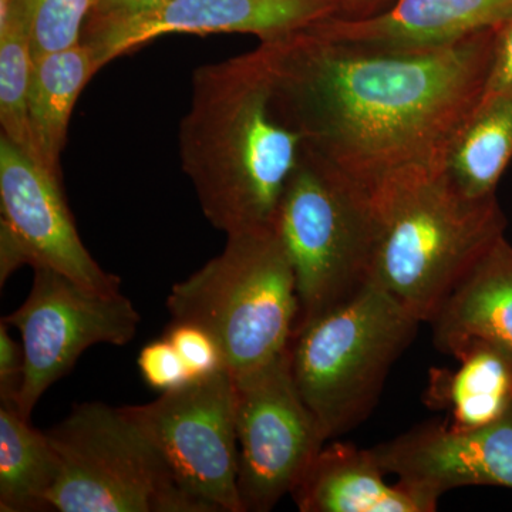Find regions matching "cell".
I'll list each match as a JSON object with an SVG mask.
<instances>
[{
	"label": "cell",
	"instance_id": "obj_1",
	"mask_svg": "<svg viewBox=\"0 0 512 512\" xmlns=\"http://www.w3.org/2000/svg\"><path fill=\"white\" fill-rule=\"evenodd\" d=\"M498 28L426 52L348 45L311 28L258 49L282 119L309 151L375 194L443 170L483 99Z\"/></svg>",
	"mask_w": 512,
	"mask_h": 512
},
{
	"label": "cell",
	"instance_id": "obj_2",
	"mask_svg": "<svg viewBox=\"0 0 512 512\" xmlns=\"http://www.w3.org/2000/svg\"><path fill=\"white\" fill-rule=\"evenodd\" d=\"M303 138L274 100L259 49L192 74L178 148L205 218L228 235L275 228Z\"/></svg>",
	"mask_w": 512,
	"mask_h": 512
},
{
	"label": "cell",
	"instance_id": "obj_3",
	"mask_svg": "<svg viewBox=\"0 0 512 512\" xmlns=\"http://www.w3.org/2000/svg\"><path fill=\"white\" fill-rule=\"evenodd\" d=\"M373 195L380 227L369 282L430 323L504 237L507 218L497 195L467 197L443 170L407 175Z\"/></svg>",
	"mask_w": 512,
	"mask_h": 512
},
{
	"label": "cell",
	"instance_id": "obj_4",
	"mask_svg": "<svg viewBox=\"0 0 512 512\" xmlns=\"http://www.w3.org/2000/svg\"><path fill=\"white\" fill-rule=\"evenodd\" d=\"M220 255L167 298L175 322L207 330L232 377L284 355L299 316L291 259L275 228L228 235Z\"/></svg>",
	"mask_w": 512,
	"mask_h": 512
},
{
	"label": "cell",
	"instance_id": "obj_5",
	"mask_svg": "<svg viewBox=\"0 0 512 512\" xmlns=\"http://www.w3.org/2000/svg\"><path fill=\"white\" fill-rule=\"evenodd\" d=\"M421 323L369 282L348 301L295 329L288 349L293 380L326 441L369 416Z\"/></svg>",
	"mask_w": 512,
	"mask_h": 512
},
{
	"label": "cell",
	"instance_id": "obj_6",
	"mask_svg": "<svg viewBox=\"0 0 512 512\" xmlns=\"http://www.w3.org/2000/svg\"><path fill=\"white\" fill-rule=\"evenodd\" d=\"M379 227L375 195L303 147L275 218L295 272L296 328L369 284Z\"/></svg>",
	"mask_w": 512,
	"mask_h": 512
},
{
	"label": "cell",
	"instance_id": "obj_7",
	"mask_svg": "<svg viewBox=\"0 0 512 512\" xmlns=\"http://www.w3.org/2000/svg\"><path fill=\"white\" fill-rule=\"evenodd\" d=\"M57 460L47 497L60 512H212L187 493L123 407L82 403L46 431Z\"/></svg>",
	"mask_w": 512,
	"mask_h": 512
},
{
	"label": "cell",
	"instance_id": "obj_8",
	"mask_svg": "<svg viewBox=\"0 0 512 512\" xmlns=\"http://www.w3.org/2000/svg\"><path fill=\"white\" fill-rule=\"evenodd\" d=\"M123 410L156 444L187 493L212 512H244L235 383L228 370Z\"/></svg>",
	"mask_w": 512,
	"mask_h": 512
},
{
	"label": "cell",
	"instance_id": "obj_9",
	"mask_svg": "<svg viewBox=\"0 0 512 512\" xmlns=\"http://www.w3.org/2000/svg\"><path fill=\"white\" fill-rule=\"evenodd\" d=\"M140 320L133 302L121 291H92L53 269H35L28 299L2 318L19 330L25 350V379L16 409L30 419L40 397L87 349L100 343L127 345Z\"/></svg>",
	"mask_w": 512,
	"mask_h": 512
},
{
	"label": "cell",
	"instance_id": "obj_10",
	"mask_svg": "<svg viewBox=\"0 0 512 512\" xmlns=\"http://www.w3.org/2000/svg\"><path fill=\"white\" fill-rule=\"evenodd\" d=\"M234 383L242 507L268 512L292 494L326 439L293 380L288 350Z\"/></svg>",
	"mask_w": 512,
	"mask_h": 512
},
{
	"label": "cell",
	"instance_id": "obj_11",
	"mask_svg": "<svg viewBox=\"0 0 512 512\" xmlns=\"http://www.w3.org/2000/svg\"><path fill=\"white\" fill-rule=\"evenodd\" d=\"M0 284L22 266L47 268L92 291L120 292L119 276L104 271L77 231L62 178L0 137Z\"/></svg>",
	"mask_w": 512,
	"mask_h": 512
},
{
	"label": "cell",
	"instance_id": "obj_12",
	"mask_svg": "<svg viewBox=\"0 0 512 512\" xmlns=\"http://www.w3.org/2000/svg\"><path fill=\"white\" fill-rule=\"evenodd\" d=\"M348 13L346 0H168L130 15L92 13L82 42L101 70L117 57L171 33H247L261 43H274Z\"/></svg>",
	"mask_w": 512,
	"mask_h": 512
},
{
	"label": "cell",
	"instance_id": "obj_13",
	"mask_svg": "<svg viewBox=\"0 0 512 512\" xmlns=\"http://www.w3.org/2000/svg\"><path fill=\"white\" fill-rule=\"evenodd\" d=\"M373 451L387 474L436 500L468 485L512 490V404L485 426L456 430L430 423Z\"/></svg>",
	"mask_w": 512,
	"mask_h": 512
},
{
	"label": "cell",
	"instance_id": "obj_14",
	"mask_svg": "<svg viewBox=\"0 0 512 512\" xmlns=\"http://www.w3.org/2000/svg\"><path fill=\"white\" fill-rule=\"evenodd\" d=\"M512 18V0H394L365 15H339L311 26L313 32L389 52H426L457 45Z\"/></svg>",
	"mask_w": 512,
	"mask_h": 512
},
{
	"label": "cell",
	"instance_id": "obj_15",
	"mask_svg": "<svg viewBox=\"0 0 512 512\" xmlns=\"http://www.w3.org/2000/svg\"><path fill=\"white\" fill-rule=\"evenodd\" d=\"M373 448L323 446L292 491L302 512H433L439 500L390 484Z\"/></svg>",
	"mask_w": 512,
	"mask_h": 512
},
{
	"label": "cell",
	"instance_id": "obj_16",
	"mask_svg": "<svg viewBox=\"0 0 512 512\" xmlns=\"http://www.w3.org/2000/svg\"><path fill=\"white\" fill-rule=\"evenodd\" d=\"M434 343L454 352L487 340L512 353V245L501 237L430 320Z\"/></svg>",
	"mask_w": 512,
	"mask_h": 512
},
{
	"label": "cell",
	"instance_id": "obj_17",
	"mask_svg": "<svg viewBox=\"0 0 512 512\" xmlns=\"http://www.w3.org/2000/svg\"><path fill=\"white\" fill-rule=\"evenodd\" d=\"M89 46L79 45L35 56L30 80L28 119L37 163L62 178L60 157L77 99L99 73Z\"/></svg>",
	"mask_w": 512,
	"mask_h": 512
},
{
	"label": "cell",
	"instance_id": "obj_18",
	"mask_svg": "<svg viewBox=\"0 0 512 512\" xmlns=\"http://www.w3.org/2000/svg\"><path fill=\"white\" fill-rule=\"evenodd\" d=\"M456 372H433L430 403L450 410L451 429L467 430L500 419L512 404V353L487 340H471L453 353Z\"/></svg>",
	"mask_w": 512,
	"mask_h": 512
},
{
	"label": "cell",
	"instance_id": "obj_19",
	"mask_svg": "<svg viewBox=\"0 0 512 512\" xmlns=\"http://www.w3.org/2000/svg\"><path fill=\"white\" fill-rule=\"evenodd\" d=\"M512 160V84L485 94L451 141L443 173L470 198L497 195Z\"/></svg>",
	"mask_w": 512,
	"mask_h": 512
},
{
	"label": "cell",
	"instance_id": "obj_20",
	"mask_svg": "<svg viewBox=\"0 0 512 512\" xmlns=\"http://www.w3.org/2000/svg\"><path fill=\"white\" fill-rule=\"evenodd\" d=\"M57 460L46 431L30 424L15 404L0 403V511L50 510Z\"/></svg>",
	"mask_w": 512,
	"mask_h": 512
},
{
	"label": "cell",
	"instance_id": "obj_21",
	"mask_svg": "<svg viewBox=\"0 0 512 512\" xmlns=\"http://www.w3.org/2000/svg\"><path fill=\"white\" fill-rule=\"evenodd\" d=\"M33 63L28 23L12 5L0 18V124L3 136L35 158L28 119Z\"/></svg>",
	"mask_w": 512,
	"mask_h": 512
},
{
	"label": "cell",
	"instance_id": "obj_22",
	"mask_svg": "<svg viewBox=\"0 0 512 512\" xmlns=\"http://www.w3.org/2000/svg\"><path fill=\"white\" fill-rule=\"evenodd\" d=\"M28 23L33 55L79 45L96 0H12Z\"/></svg>",
	"mask_w": 512,
	"mask_h": 512
},
{
	"label": "cell",
	"instance_id": "obj_23",
	"mask_svg": "<svg viewBox=\"0 0 512 512\" xmlns=\"http://www.w3.org/2000/svg\"><path fill=\"white\" fill-rule=\"evenodd\" d=\"M164 336L183 357L192 380L204 379L221 370H227L217 342L200 326L173 320L165 330Z\"/></svg>",
	"mask_w": 512,
	"mask_h": 512
},
{
	"label": "cell",
	"instance_id": "obj_24",
	"mask_svg": "<svg viewBox=\"0 0 512 512\" xmlns=\"http://www.w3.org/2000/svg\"><path fill=\"white\" fill-rule=\"evenodd\" d=\"M138 369L144 382L161 393L194 382L183 357L165 336L141 349L138 355Z\"/></svg>",
	"mask_w": 512,
	"mask_h": 512
},
{
	"label": "cell",
	"instance_id": "obj_25",
	"mask_svg": "<svg viewBox=\"0 0 512 512\" xmlns=\"http://www.w3.org/2000/svg\"><path fill=\"white\" fill-rule=\"evenodd\" d=\"M0 322V403L16 404L25 379V350Z\"/></svg>",
	"mask_w": 512,
	"mask_h": 512
},
{
	"label": "cell",
	"instance_id": "obj_26",
	"mask_svg": "<svg viewBox=\"0 0 512 512\" xmlns=\"http://www.w3.org/2000/svg\"><path fill=\"white\" fill-rule=\"evenodd\" d=\"M512 84V18L497 29L493 62L488 74L485 94L498 92Z\"/></svg>",
	"mask_w": 512,
	"mask_h": 512
},
{
	"label": "cell",
	"instance_id": "obj_27",
	"mask_svg": "<svg viewBox=\"0 0 512 512\" xmlns=\"http://www.w3.org/2000/svg\"><path fill=\"white\" fill-rule=\"evenodd\" d=\"M164 2L168 0H96L92 13L93 15H130L141 10L156 8Z\"/></svg>",
	"mask_w": 512,
	"mask_h": 512
},
{
	"label": "cell",
	"instance_id": "obj_28",
	"mask_svg": "<svg viewBox=\"0 0 512 512\" xmlns=\"http://www.w3.org/2000/svg\"><path fill=\"white\" fill-rule=\"evenodd\" d=\"M349 5V16L365 15V13L372 12L373 3L380 2V0H346Z\"/></svg>",
	"mask_w": 512,
	"mask_h": 512
},
{
	"label": "cell",
	"instance_id": "obj_29",
	"mask_svg": "<svg viewBox=\"0 0 512 512\" xmlns=\"http://www.w3.org/2000/svg\"><path fill=\"white\" fill-rule=\"evenodd\" d=\"M10 3H12V0H0V18H3L8 13Z\"/></svg>",
	"mask_w": 512,
	"mask_h": 512
}]
</instances>
